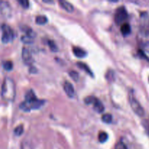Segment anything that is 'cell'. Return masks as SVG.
Instances as JSON below:
<instances>
[{
	"instance_id": "cell-9",
	"label": "cell",
	"mask_w": 149,
	"mask_h": 149,
	"mask_svg": "<svg viewBox=\"0 0 149 149\" xmlns=\"http://www.w3.org/2000/svg\"><path fill=\"white\" fill-rule=\"evenodd\" d=\"M93 105L95 110L97 112H98V113H102L104 111V106H103V103L99 99L96 98L95 100L94 103H93Z\"/></svg>"
},
{
	"instance_id": "cell-1",
	"label": "cell",
	"mask_w": 149,
	"mask_h": 149,
	"mask_svg": "<svg viewBox=\"0 0 149 149\" xmlns=\"http://www.w3.org/2000/svg\"><path fill=\"white\" fill-rule=\"evenodd\" d=\"M16 95V88L14 81L12 79L5 78L1 85V96L6 101L12 102L14 100Z\"/></svg>"
},
{
	"instance_id": "cell-14",
	"label": "cell",
	"mask_w": 149,
	"mask_h": 149,
	"mask_svg": "<svg viewBox=\"0 0 149 149\" xmlns=\"http://www.w3.org/2000/svg\"><path fill=\"white\" fill-rule=\"evenodd\" d=\"M47 22V17L45 15H38L36 18V23L39 25H44Z\"/></svg>"
},
{
	"instance_id": "cell-17",
	"label": "cell",
	"mask_w": 149,
	"mask_h": 149,
	"mask_svg": "<svg viewBox=\"0 0 149 149\" xmlns=\"http://www.w3.org/2000/svg\"><path fill=\"white\" fill-rule=\"evenodd\" d=\"M112 119H113V117H112L111 114H110V113H106V114H104L102 116V121L105 122V123H111Z\"/></svg>"
},
{
	"instance_id": "cell-10",
	"label": "cell",
	"mask_w": 149,
	"mask_h": 149,
	"mask_svg": "<svg viewBox=\"0 0 149 149\" xmlns=\"http://www.w3.org/2000/svg\"><path fill=\"white\" fill-rule=\"evenodd\" d=\"M59 4L62 8H63L64 10H66L68 13H71V12L74 11V6H73L71 3L68 2V1L62 0V1H59Z\"/></svg>"
},
{
	"instance_id": "cell-7",
	"label": "cell",
	"mask_w": 149,
	"mask_h": 149,
	"mask_svg": "<svg viewBox=\"0 0 149 149\" xmlns=\"http://www.w3.org/2000/svg\"><path fill=\"white\" fill-rule=\"evenodd\" d=\"M0 12L4 16H9L11 13V7L7 1H0Z\"/></svg>"
},
{
	"instance_id": "cell-25",
	"label": "cell",
	"mask_w": 149,
	"mask_h": 149,
	"mask_svg": "<svg viewBox=\"0 0 149 149\" xmlns=\"http://www.w3.org/2000/svg\"><path fill=\"white\" fill-rule=\"evenodd\" d=\"M115 149H127V148L123 142H118L115 146Z\"/></svg>"
},
{
	"instance_id": "cell-8",
	"label": "cell",
	"mask_w": 149,
	"mask_h": 149,
	"mask_svg": "<svg viewBox=\"0 0 149 149\" xmlns=\"http://www.w3.org/2000/svg\"><path fill=\"white\" fill-rule=\"evenodd\" d=\"M63 88L65 93H66V95L68 97H71V98H73L75 96V90H74V86L72 85V84L71 82L67 81H65V83L63 84Z\"/></svg>"
},
{
	"instance_id": "cell-15",
	"label": "cell",
	"mask_w": 149,
	"mask_h": 149,
	"mask_svg": "<svg viewBox=\"0 0 149 149\" xmlns=\"http://www.w3.org/2000/svg\"><path fill=\"white\" fill-rule=\"evenodd\" d=\"M109 138V135L106 132H100L98 135V140L100 143H105Z\"/></svg>"
},
{
	"instance_id": "cell-18",
	"label": "cell",
	"mask_w": 149,
	"mask_h": 149,
	"mask_svg": "<svg viewBox=\"0 0 149 149\" xmlns=\"http://www.w3.org/2000/svg\"><path fill=\"white\" fill-rule=\"evenodd\" d=\"M23 126L22 125H18L17 127H16L15 129L14 130L15 135H17V136H20L23 134Z\"/></svg>"
},
{
	"instance_id": "cell-6",
	"label": "cell",
	"mask_w": 149,
	"mask_h": 149,
	"mask_svg": "<svg viewBox=\"0 0 149 149\" xmlns=\"http://www.w3.org/2000/svg\"><path fill=\"white\" fill-rule=\"evenodd\" d=\"M22 58L24 61L25 63L30 65L33 62V58H32V55L31 50L28 47H23L22 49Z\"/></svg>"
},
{
	"instance_id": "cell-11",
	"label": "cell",
	"mask_w": 149,
	"mask_h": 149,
	"mask_svg": "<svg viewBox=\"0 0 149 149\" xmlns=\"http://www.w3.org/2000/svg\"><path fill=\"white\" fill-rule=\"evenodd\" d=\"M73 52H74V54L77 58H84L87 55V52L84 49L80 47H73Z\"/></svg>"
},
{
	"instance_id": "cell-16",
	"label": "cell",
	"mask_w": 149,
	"mask_h": 149,
	"mask_svg": "<svg viewBox=\"0 0 149 149\" xmlns=\"http://www.w3.org/2000/svg\"><path fill=\"white\" fill-rule=\"evenodd\" d=\"M21 40H22V42H23L24 43H26V44H31L33 42V36H29V35L25 34L21 37Z\"/></svg>"
},
{
	"instance_id": "cell-20",
	"label": "cell",
	"mask_w": 149,
	"mask_h": 149,
	"mask_svg": "<svg viewBox=\"0 0 149 149\" xmlns=\"http://www.w3.org/2000/svg\"><path fill=\"white\" fill-rule=\"evenodd\" d=\"M48 45H49V48H50V49L52 52H57L58 51V47H57L56 44H55V42L53 40L48 41Z\"/></svg>"
},
{
	"instance_id": "cell-13",
	"label": "cell",
	"mask_w": 149,
	"mask_h": 149,
	"mask_svg": "<svg viewBox=\"0 0 149 149\" xmlns=\"http://www.w3.org/2000/svg\"><path fill=\"white\" fill-rule=\"evenodd\" d=\"M77 65H78L80 68H81V69L84 70V71H86L87 74H89L90 76H92V77H93V72H92L91 70H90V67H89L87 64L84 63L78 62L77 63Z\"/></svg>"
},
{
	"instance_id": "cell-22",
	"label": "cell",
	"mask_w": 149,
	"mask_h": 149,
	"mask_svg": "<svg viewBox=\"0 0 149 149\" xmlns=\"http://www.w3.org/2000/svg\"><path fill=\"white\" fill-rule=\"evenodd\" d=\"M69 74H70V77H71V79H74L75 81H78L79 76V74L77 72V71H71L69 72Z\"/></svg>"
},
{
	"instance_id": "cell-26",
	"label": "cell",
	"mask_w": 149,
	"mask_h": 149,
	"mask_svg": "<svg viewBox=\"0 0 149 149\" xmlns=\"http://www.w3.org/2000/svg\"><path fill=\"white\" fill-rule=\"evenodd\" d=\"M18 2L24 8H28L29 7V1L27 0H20L18 1Z\"/></svg>"
},
{
	"instance_id": "cell-12",
	"label": "cell",
	"mask_w": 149,
	"mask_h": 149,
	"mask_svg": "<svg viewBox=\"0 0 149 149\" xmlns=\"http://www.w3.org/2000/svg\"><path fill=\"white\" fill-rule=\"evenodd\" d=\"M121 32L124 36H127V35L130 34L131 32V27L130 24L128 23H124L121 26Z\"/></svg>"
},
{
	"instance_id": "cell-2",
	"label": "cell",
	"mask_w": 149,
	"mask_h": 149,
	"mask_svg": "<svg viewBox=\"0 0 149 149\" xmlns=\"http://www.w3.org/2000/svg\"><path fill=\"white\" fill-rule=\"evenodd\" d=\"M45 101L44 100H39V99H36V100H33V101H27V100H24L23 103L20 104V109L23 110V111H30L32 109H38L39 108L42 107L44 104H45Z\"/></svg>"
},
{
	"instance_id": "cell-21",
	"label": "cell",
	"mask_w": 149,
	"mask_h": 149,
	"mask_svg": "<svg viewBox=\"0 0 149 149\" xmlns=\"http://www.w3.org/2000/svg\"><path fill=\"white\" fill-rule=\"evenodd\" d=\"M21 149H33L30 141H27V140H25L21 144Z\"/></svg>"
},
{
	"instance_id": "cell-23",
	"label": "cell",
	"mask_w": 149,
	"mask_h": 149,
	"mask_svg": "<svg viewBox=\"0 0 149 149\" xmlns=\"http://www.w3.org/2000/svg\"><path fill=\"white\" fill-rule=\"evenodd\" d=\"M95 99L96 97H95L94 96H88L84 99V103L86 104H93Z\"/></svg>"
},
{
	"instance_id": "cell-4",
	"label": "cell",
	"mask_w": 149,
	"mask_h": 149,
	"mask_svg": "<svg viewBox=\"0 0 149 149\" xmlns=\"http://www.w3.org/2000/svg\"><path fill=\"white\" fill-rule=\"evenodd\" d=\"M2 30V36H1V41L3 43H9L12 42L14 38V32L13 29L7 24H3L1 26Z\"/></svg>"
},
{
	"instance_id": "cell-19",
	"label": "cell",
	"mask_w": 149,
	"mask_h": 149,
	"mask_svg": "<svg viewBox=\"0 0 149 149\" xmlns=\"http://www.w3.org/2000/svg\"><path fill=\"white\" fill-rule=\"evenodd\" d=\"M3 67H4V69L7 70V71H10V70H12V68H13V62L10 61H5V62L3 63Z\"/></svg>"
},
{
	"instance_id": "cell-3",
	"label": "cell",
	"mask_w": 149,
	"mask_h": 149,
	"mask_svg": "<svg viewBox=\"0 0 149 149\" xmlns=\"http://www.w3.org/2000/svg\"><path fill=\"white\" fill-rule=\"evenodd\" d=\"M129 100H130V104L131 108H132V111L138 115V116H143L145 115V111H144L143 108L141 106V103L137 100L135 98V96L133 94L130 93L129 95Z\"/></svg>"
},
{
	"instance_id": "cell-24",
	"label": "cell",
	"mask_w": 149,
	"mask_h": 149,
	"mask_svg": "<svg viewBox=\"0 0 149 149\" xmlns=\"http://www.w3.org/2000/svg\"><path fill=\"white\" fill-rule=\"evenodd\" d=\"M143 53L145 54V56L146 58H149V42H147L144 45Z\"/></svg>"
},
{
	"instance_id": "cell-5",
	"label": "cell",
	"mask_w": 149,
	"mask_h": 149,
	"mask_svg": "<svg viewBox=\"0 0 149 149\" xmlns=\"http://www.w3.org/2000/svg\"><path fill=\"white\" fill-rule=\"evenodd\" d=\"M127 18V12L124 7H120L116 10L114 19L117 24H121Z\"/></svg>"
},
{
	"instance_id": "cell-27",
	"label": "cell",
	"mask_w": 149,
	"mask_h": 149,
	"mask_svg": "<svg viewBox=\"0 0 149 149\" xmlns=\"http://www.w3.org/2000/svg\"><path fill=\"white\" fill-rule=\"evenodd\" d=\"M148 80H149V78H148Z\"/></svg>"
}]
</instances>
